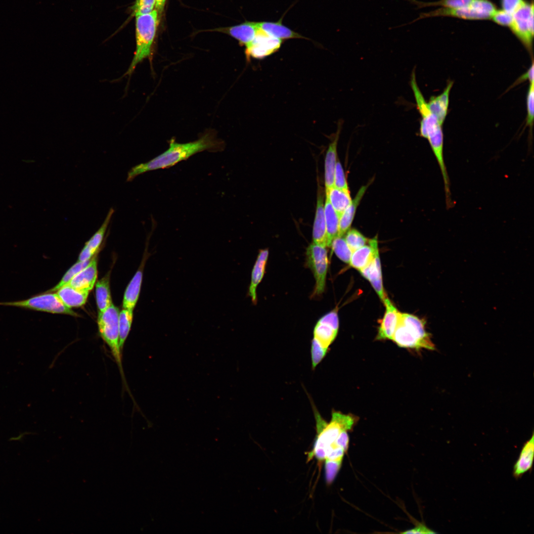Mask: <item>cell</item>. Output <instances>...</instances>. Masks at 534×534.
Wrapping results in <instances>:
<instances>
[{"instance_id": "cell-1", "label": "cell", "mask_w": 534, "mask_h": 534, "mask_svg": "<svg viewBox=\"0 0 534 534\" xmlns=\"http://www.w3.org/2000/svg\"><path fill=\"white\" fill-rule=\"evenodd\" d=\"M223 147V142L210 132L196 140L186 143H178L172 139L168 149L164 152L146 162L132 167L128 172L127 181H132L136 177L148 172L172 167L197 153L205 150L222 151Z\"/></svg>"}, {"instance_id": "cell-2", "label": "cell", "mask_w": 534, "mask_h": 534, "mask_svg": "<svg viewBox=\"0 0 534 534\" xmlns=\"http://www.w3.org/2000/svg\"><path fill=\"white\" fill-rule=\"evenodd\" d=\"M316 420V437L312 449L309 452L308 460L315 457L319 462L324 460L325 452L341 432L351 430L357 419L352 415L333 411L330 422H326L316 408L313 406Z\"/></svg>"}, {"instance_id": "cell-3", "label": "cell", "mask_w": 534, "mask_h": 534, "mask_svg": "<svg viewBox=\"0 0 534 534\" xmlns=\"http://www.w3.org/2000/svg\"><path fill=\"white\" fill-rule=\"evenodd\" d=\"M159 17L156 9L150 13L135 16L136 48L131 64L124 76L130 77L137 65L144 59L151 58Z\"/></svg>"}, {"instance_id": "cell-4", "label": "cell", "mask_w": 534, "mask_h": 534, "mask_svg": "<svg viewBox=\"0 0 534 534\" xmlns=\"http://www.w3.org/2000/svg\"><path fill=\"white\" fill-rule=\"evenodd\" d=\"M119 309L112 304L103 312H98L97 324L99 335L110 350L125 382L122 366V351L119 344Z\"/></svg>"}, {"instance_id": "cell-5", "label": "cell", "mask_w": 534, "mask_h": 534, "mask_svg": "<svg viewBox=\"0 0 534 534\" xmlns=\"http://www.w3.org/2000/svg\"><path fill=\"white\" fill-rule=\"evenodd\" d=\"M419 134L428 139L440 167L444 183L449 179L444 157V134L441 125L430 110L420 114Z\"/></svg>"}, {"instance_id": "cell-6", "label": "cell", "mask_w": 534, "mask_h": 534, "mask_svg": "<svg viewBox=\"0 0 534 534\" xmlns=\"http://www.w3.org/2000/svg\"><path fill=\"white\" fill-rule=\"evenodd\" d=\"M0 305L19 307L53 313H61L77 316L79 315L67 307L56 293H46L28 299L8 302H0Z\"/></svg>"}, {"instance_id": "cell-7", "label": "cell", "mask_w": 534, "mask_h": 534, "mask_svg": "<svg viewBox=\"0 0 534 534\" xmlns=\"http://www.w3.org/2000/svg\"><path fill=\"white\" fill-rule=\"evenodd\" d=\"M326 248L312 243L306 250V265L312 270L315 280L312 297L321 295L325 289L328 267Z\"/></svg>"}, {"instance_id": "cell-8", "label": "cell", "mask_w": 534, "mask_h": 534, "mask_svg": "<svg viewBox=\"0 0 534 534\" xmlns=\"http://www.w3.org/2000/svg\"><path fill=\"white\" fill-rule=\"evenodd\" d=\"M513 21L509 26L514 35L531 52L534 38V3L524 0L512 14Z\"/></svg>"}, {"instance_id": "cell-9", "label": "cell", "mask_w": 534, "mask_h": 534, "mask_svg": "<svg viewBox=\"0 0 534 534\" xmlns=\"http://www.w3.org/2000/svg\"><path fill=\"white\" fill-rule=\"evenodd\" d=\"M339 319L336 310L332 311L321 317L313 329V338L321 348L328 351L337 335Z\"/></svg>"}, {"instance_id": "cell-10", "label": "cell", "mask_w": 534, "mask_h": 534, "mask_svg": "<svg viewBox=\"0 0 534 534\" xmlns=\"http://www.w3.org/2000/svg\"><path fill=\"white\" fill-rule=\"evenodd\" d=\"M282 40L273 37L259 28L254 39L246 46L245 55L251 58L263 59L277 51L281 46Z\"/></svg>"}, {"instance_id": "cell-11", "label": "cell", "mask_w": 534, "mask_h": 534, "mask_svg": "<svg viewBox=\"0 0 534 534\" xmlns=\"http://www.w3.org/2000/svg\"><path fill=\"white\" fill-rule=\"evenodd\" d=\"M392 340L400 347L415 349L424 348L430 350H435L434 344L431 338L422 337L403 325L399 321V319Z\"/></svg>"}, {"instance_id": "cell-12", "label": "cell", "mask_w": 534, "mask_h": 534, "mask_svg": "<svg viewBox=\"0 0 534 534\" xmlns=\"http://www.w3.org/2000/svg\"><path fill=\"white\" fill-rule=\"evenodd\" d=\"M441 16L455 17L468 20H483L491 18L490 14L477 8L472 1L469 5L465 7L457 8L441 7L429 12L422 13L416 20H413L411 23L425 18Z\"/></svg>"}, {"instance_id": "cell-13", "label": "cell", "mask_w": 534, "mask_h": 534, "mask_svg": "<svg viewBox=\"0 0 534 534\" xmlns=\"http://www.w3.org/2000/svg\"><path fill=\"white\" fill-rule=\"evenodd\" d=\"M368 241L374 247V257L370 263L359 270L361 274L371 284L382 301L386 297L382 278V271L378 247L377 237L369 239Z\"/></svg>"}, {"instance_id": "cell-14", "label": "cell", "mask_w": 534, "mask_h": 534, "mask_svg": "<svg viewBox=\"0 0 534 534\" xmlns=\"http://www.w3.org/2000/svg\"><path fill=\"white\" fill-rule=\"evenodd\" d=\"M383 301L386 307V311L383 318L380 321L376 339L392 340L398 324L400 312L386 296Z\"/></svg>"}, {"instance_id": "cell-15", "label": "cell", "mask_w": 534, "mask_h": 534, "mask_svg": "<svg viewBox=\"0 0 534 534\" xmlns=\"http://www.w3.org/2000/svg\"><path fill=\"white\" fill-rule=\"evenodd\" d=\"M114 213V209L111 208L100 227L86 242L79 255L78 261H85L90 260L98 251L103 241Z\"/></svg>"}, {"instance_id": "cell-16", "label": "cell", "mask_w": 534, "mask_h": 534, "mask_svg": "<svg viewBox=\"0 0 534 534\" xmlns=\"http://www.w3.org/2000/svg\"><path fill=\"white\" fill-rule=\"evenodd\" d=\"M342 123H338L337 132L329 144L324 162V179L325 191L334 186V174L337 163V148L341 131Z\"/></svg>"}, {"instance_id": "cell-17", "label": "cell", "mask_w": 534, "mask_h": 534, "mask_svg": "<svg viewBox=\"0 0 534 534\" xmlns=\"http://www.w3.org/2000/svg\"><path fill=\"white\" fill-rule=\"evenodd\" d=\"M97 265L96 256H93L89 264L66 285L77 290L89 292L93 288L96 282L97 275Z\"/></svg>"}, {"instance_id": "cell-18", "label": "cell", "mask_w": 534, "mask_h": 534, "mask_svg": "<svg viewBox=\"0 0 534 534\" xmlns=\"http://www.w3.org/2000/svg\"><path fill=\"white\" fill-rule=\"evenodd\" d=\"M323 197L321 189H318L315 218L312 229V243L326 247V231Z\"/></svg>"}, {"instance_id": "cell-19", "label": "cell", "mask_w": 534, "mask_h": 534, "mask_svg": "<svg viewBox=\"0 0 534 534\" xmlns=\"http://www.w3.org/2000/svg\"><path fill=\"white\" fill-rule=\"evenodd\" d=\"M258 30L256 22L251 21H245L235 26L217 29L235 39L241 45L245 46L252 41Z\"/></svg>"}, {"instance_id": "cell-20", "label": "cell", "mask_w": 534, "mask_h": 534, "mask_svg": "<svg viewBox=\"0 0 534 534\" xmlns=\"http://www.w3.org/2000/svg\"><path fill=\"white\" fill-rule=\"evenodd\" d=\"M534 456V436L524 445L519 456L514 465L513 475L516 479H519L526 472L531 470Z\"/></svg>"}, {"instance_id": "cell-21", "label": "cell", "mask_w": 534, "mask_h": 534, "mask_svg": "<svg viewBox=\"0 0 534 534\" xmlns=\"http://www.w3.org/2000/svg\"><path fill=\"white\" fill-rule=\"evenodd\" d=\"M256 23L260 29L280 40L295 38L308 39L284 26L282 23V19L277 22L262 21Z\"/></svg>"}, {"instance_id": "cell-22", "label": "cell", "mask_w": 534, "mask_h": 534, "mask_svg": "<svg viewBox=\"0 0 534 534\" xmlns=\"http://www.w3.org/2000/svg\"><path fill=\"white\" fill-rule=\"evenodd\" d=\"M268 256V249L260 250L252 271L249 295L255 304L257 303L256 289L264 275Z\"/></svg>"}, {"instance_id": "cell-23", "label": "cell", "mask_w": 534, "mask_h": 534, "mask_svg": "<svg viewBox=\"0 0 534 534\" xmlns=\"http://www.w3.org/2000/svg\"><path fill=\"white\" fill-rule=\"evenodd\" d=\"M452 85L453 82H449L441 94L431 97L427 102L430 110L442 125L447 113L449 93Z\"/></svg>"}, {"instance_id": "cell-24", "label": "cell", "mask_w": 534, "mask_h": 534, "mask_svg": "<svg viewBox=\"0 0 534 534\" xmlns=\"http://www.w3.org/2000/svg\"><path fill=\"white\" fill-rule=\"evenodd\" d=\"M369 184L362 186L358 191L354 199L346 208L339 218V236H344L350 227L353 221L356 209L364 195Z\"/></svg>"}, {"instance_id": "cell-25", "label": "cell", "mask_w": 534, "mask_h": 534, "mask_svg": "<svg viewBox=\"0 0 534 534\" xmlns=\"http://www.w3.org/2000/svg\"><path fill=\"white\" fill-rule=\"evenodd\" d=\"M56 294L67 307L72 308L85 304L89 292L77 290L69 285H66L58 290Z\"/></svg>"}, {"instance_id": "cell-26", "label": "cell", "mask_w": 534, "mask_h": 534, "mask_svg": "<svg viewBox=\"0 0 534 534\" xmlns=\"http://www.w3.org/2000/svg\"><path fill=\"white\" fill-rule=\"evenodd\" d=\"M142 275V269H138L128 284L124 296L123 309L134 310L139 297Z\"/></svg>"}, {"instance_id": "cell-27", "label": "cell", "mask_w": 534, "mask_h": 534, "mask_svg": "<svg viewBox=\"0 0 534 534\" xmlns=\"http://www.w3.org/2000/svg\"><path fill=\"white\" fill-rule=\"evenodd\" d=\"M327 197L339 218L352 202L349 190L333 186L325 191Z\"/></svg>"}, {"instance_id": "cell-28", "label": "cell", "mask_w": 534, "mask_h": 534, "mask_svg": "<svg viewBox=\"0 0 534 534\" xmlns=\"http://www.w3.org/2000/svg\"><path fill=\"white\" fill-rule=\"evenodd\" d=\"M324 214L326 231V246L331 247L333 240L339 233V217L325 197Z\"/></svg>"}, {"instance_id": "cell-29", "label": "cell", "mask_w": 534, "mask_h": 534, "mask_svg": "<svg viewBox=\"0 0 534 534\" xmlns=\"http://www.w3.org/2000/svg\"><path fill=\"white\" fill-rule=\"evenodd\" d=\"M95 296L98 312H103L112 304L109 275L95 283Z\"/></svg>"}, {"instance_id": "cell-30", "label": "cell", "mask_w": 534, "mask_h": 534, "mask_svg": "<svg viewBox=\"0 0 534 534\" xmlns=\"http://www.w3.org/2000/svg\"><path fill=\"white\" fill-rule=\"evenodd\" d=\"M369 245H365L353 252L349 264L359 270L367 266L374 257V247L368 241Z\"/></svg>"}, {"instance_id": "cell-31", "label": "cell", "mask_w": 534, "mask_h": 534, "mask_svg": "<svg viewBox=\"0 0 534 534\" xmlns=\"http://www.w3.org/2000/svg\"><path fill=\"white\" fill-rule=\"evenodd\" d=\"M133 310L123 309L119 316V344L122 351L131 330Z\"/></svg>"}, {"instance_id": "cell-32", "label": "cell", "mask_w": 534, "mask_h": 534, "mask_svg": "<svg viewBox=\"0 0 534 534\" xmlns=\"http://www.w3.org/2000/svg\"><path fill=\"white\" fill-rule=\"evenodd\" d=\"M411 3L421 8L427 6H441L448 8H457L469 5L473 0H440L435 2H422L416 0H408Z\"/></svg>"}, {"instance_id": "cell-33", "label": "cell", "mask_w": 534, "mask_h": 534, "mask_svg": "<svg viewBox=\"0 0 534 534\" xmlns=\"http://www.w3.org/2000/svg\"><path fill=\"white\" fill-rule=\"evenodd\" d=\"M331 246L333 251L341 261L347 264L350 263L353 252L343 236H336L333 240Z\"/></svg>"}, {"instance_id": "cell-34", "label": "cell", "mask_w": 534, "mask_h": 534, "mask_svg": "<svg viewBox=\"0 0 534 534\" xmlns=\"http://www.w3.org/2000/svg\"><path fill=\"white\" fill-rule=\"evenodd\" d=\"M91 259L85 261H78L76 264H75L68 270V271L63 275L60 281L57 284H56V286H55L52 289H50L47 292H53L57 291L60 288L67 284L76 274H77L79 272L82 270L89 264V263L91 261Z\"/></svg>"}, {"instance_id": "cell-35", "label": "cell", "mask_w": 534, "mask_h": 534, "mask_svg": "<svg viewBox=\"0 0 534 534\" xmlns=\"http://www.w3.org/2000/svg\"><path fill=\"white\" fill-rule=\"evenodd\" d=\"M346 233L345 240L352 252L368 242V239L356 229H349Z\"/></svg>"}, {"instance_id": "cell-36", "label": "cell", "mask_w": 534, "mask_h": 534, "mask_svg": "<svg viewBox=\"0 0 534 534\" xmlns=\"http://www.w3.org/2000/svg\"><path fill=\"white\" fill-rule=\"evenodd\" d=\"M155 4L156 0H135L131 7L132 13L135 16L150 13Z\"/></svg>"}, {"instance_id": "cell-37", "label": "cell", "mask_w": 534, "mask_h": 534, "mask_svg": "<svg viewBox=\"0 0 534 534\" xmlns=\"http://www.w3.org/2000/svg\"><path fill=\"white\" fill-rule=\"evenodd\" d=\"M534 82L530 84L527 96V116L526 119V126H529L532 130L534 117Z\"/></svg>"}, {"instance_id": "cell-38", "label": "cell", "mask_w": 534, "mask_h": 534, "mask_svg": "<svg viewBox=\"0 0 534 534\" xmlns=\"http://www.w3.org/2000/svg\"><path fill=\"white\" fill-rule=\"evenodd\" d=\"M334 186L344 190H349L344 170L339 161L337 162L336 165Z\"/></svg>"}, {"instance_id": "cell-39", "label": "cell", "mask_w": 534, "mask_h": 534, "mask_svg": "<svg viewBox=\"0 0 534 534\" xmlns=\"http://www.w3.org/2000/svg\"><path fill=\"white\" fill-rule=\"evenodd\" d=\"M491 19L499 25L509 27L513 21V15L502 9H496L492 15Z\"/></svg>"}, {"instance_id": "cell-40", "label": "cell", "mask_w": 534, "mask_h": 534, "mask_svg": "<svg viewBox=\"0 0 534 534\" xmlns=\"http://www.w3.org/2000/svg\"><path fill=\"white\" fill-rule=\"evenodd\" d=\"M524 0H501L502 9L513 14Z\"/></svg>"}, {"instance_id": "cell-41", "label": "cell", "mask_w": 534, "mask_h": 534, "mask_svg": "<svg viewBox=\"0 0 534 534\" xmlns=\"http://www.w3.org/2000/svg\"><path fill=\"white\" fill-rule=\"evenodd\" d=\"M401 534H435L436 532L429 529L424 524L419 523L416 526L410 530L401 533Z\"/></svg>"}, {"instance_id": "cell-42", "label": "cell", "mask_w": 534, "mask_h": 534, "mask_svg": "<svg viewBox=\"0 0 534 534\" xmlns=\"http://www.w3.org/2000/svg\"><path fill=\"white\" fill-rule=\"evenodd\" d=\"M534 62L533 60L532 64L529 69L516 81L514 85H517L526 80H529L530 83L534 82Z\"/></svg>"}, {"instance_id": "cell-43", "label": "cell", "mask_w": 534, "mask_h": 534, "mask_svg": "<svg viewBox=\"0 0 534 534\" xmlns=\"http://www.w3.org/2000/svg\"><path fill=\"white\" fill-rule=\"evenodd\" d=\"M166 0H156L155 8L159 16L163 12Z\"/></svg>"}]
</instances>
